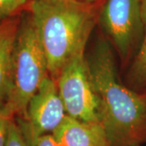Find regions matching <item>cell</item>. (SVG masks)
<instances>
[{"mask_svg": "<svg viewBox=\"0 0 146 146\" xmlns=\"http://www.w3.org/2000/svg\"><path fill=\"white\" fill-rule=\"evenodd\" d=\"M100 21L121 59L126 62L145 38L141 0H106Z\"/></svg>", "mask_w": 146, "mask_h": 146, "instance_id": "5b68a950", "label": "cell"}, {"mask_svg": "<svg viewBox=\"0 0 146 146\" xmlns=\"http://www.w3.org/2000/svg\"><path fill=\"white\" fill-rule=\"evenodd\" d=\"M68 1H73V2H79V3H90L94 4L101 0H68Z\"/></svg>", "mask_w": 146, "mask_h": 146, "instance_id": "9a60e30c", "label": "cell"}, {"mask_svg": "<svg viewBox=\"0 0 146 146\" xmlns=\"http://www.w3.org/2000/svg\"><path fill=\"white\" fill-rule=\"evenodd\" d=\"M134 146H141V145H134Z\"/></svg>", "mask_w": 146, "mask_h": 146, "instance_id": "e0dca14e", "label": "cell"}, {"mask_svg": "<svg viewBox=\"0 0 146 146\" xmlns=\"http://www.w3.org/2000/svg\"><path fill=\"white\" fill-rule=\"evenodd\" d=\"M20 22L7 18L0 23V104H4L11 86L13 50Z\"/></svg>", "mask_w": 146, "mask_h": 146, "instance_id": "ba28073f", "label": "cell"}, {"mask_svg": "<svg viewBox=\"0 0 146 146\" xmlns=\"http://www.w3.org/2000/svg\"><path fill=\"white\" fill-rule=\"evenodd\" d=\"M6 146H29L23 131L14 118L10 122Z\"/></svg>", "mask_w": 146, "mask_h": 146, "instance_id": "30bf717a", "label": "cell"}, {"mask_svg": "<svg viewBox=\"0 0 146 146\" xmlns=\"http://www.w3.org/2000/svg\"><path fill=\"white\" fill-rule=\"evenodd\" d=\"M141 11H142V16H143V21L145 25V38L144 41H146V0H141Z\"/></svg>", "mask_w": 146, "mask_h": 146, "instance_id": "5bb4252c", "label": "cell"}, {"mask_svg": "<svg viewBox=\"0 0 146 146\" xmlns=\"http://www.w3.org/2000/svg\"><path fill=\"white\" fill-rule=\"evenodd\" d=\"M28 0H0V19L5 20L13 16Z\"/></svg>", "mask_w": 146, "mask_h": 146, "instance_id": "8fae6325", "label": "cell"}, {"mask_svg": "<svg viewBox=\"0 0 146 146\" xmlns=\"http://www.w3.org/2000/svg\"><path fill=\"white\" fill-rule=\"evenodd\" d=\"M49 75L47 61L29 14L20 22L13 59L11 86L4 103L11 116L23 118L31 98Z\"/></svg>", "mask_w": 146, "mask_h": 146, "instance_id": "3957f363", "label": "cell"}, {"mask_svg": "<svg viewBox=\"0 0 146 146\" xmlns=\"http://www.w3.org/2000/svg\"><path fill=\"white\" fill-rule=\"evenodd\" d=\"M127 87L141 93L146 89V41L142 42L127 75Z\"/></svg>", "mask_w": 146, "mask_h": 146, "instance_id": "9c48e42d", "label": "cell"}, {"mask_svg": "<svg viewBox=\"0 0 146 146\" xmlns=\"http://www.w3.org/2000/svg\"><path fill=\"white\" fill-rule=\"evenodd\" d=\"M29 146H58L51 134L42 136L29 144Z\"/></svg>", "mask_w": 146, "mask_h": 146, "instance_id": "4fadbf2b", "label": "cell"}, {"mask_svg": "<svg viewBox=\"0 0 146 146\" xmlns=\"http://www.w3.org/2000/svg\"><path fill=\"white\" fill-rule=\"evenodd\" d=\"M66 116L57 82L47 76L30 100L25 115L17 120V123L29 145L41 136L52 135Z\"/></svg>", "mask_w": 146, "mask_h": 146, "instance_id": "8992f818", "label": "cell"}, {"mask_svg": "<svg viewBox=\"0 0 146 146\" xmlns=\"http://www.w3.org/2000/svg\"><path fill=\"white\" fill-rule=\"evenodd\" d=\"M29 15L55 80L68 63L84 54L94 29V4L68 0H32Z\"/></svg>", "mask_w": 146, "mask_h": 146, "instance_id": "7a4b0ae2", "label": "cell"}, {"mask_svg": "<svg viewBox=\"0 0 146 146\" xmlns=\"http://www.w3.org/2000/svg\"><path fill=\"white\" fill-rule=\"evenodd\" d=\"M67 115L85 122H99V104L85 54L69 63L56 80Z\"/></svg>", "mask_w": 146, "mask_h": 146, "instance_id": "277c9868", "label": "cell"}, {"mask_svg": "<svg viewBox=\"0 0 146 146\" xmlns=\"http://www.w3.org/2000/svg\"><path fill=\"white\" fill-rule=\"evenodd\" d=\"M99 104V122L111 146L146 144V102L119 81L111 47L99 42L87 58Z\"/></svg>", "mask_w": 146, "mask_h": 146, "instance_id": "6da1fadb", "label": "cell"}, {"mask_svg": "<svg viewBox=\"0 0 146 146\" xmlns=\"http://www.w3.org/2000/svg\"><path fill=\"white\" fill-rule=\"evenodd\" d=\"M141 94V96H142V98H143V99L145 100V102H146V89L145 90H144L143 92H141L140 93Z\"/></svg>", "mask_w": 146, "mask_h": 146, "instance_id": "2e32d148", "label": "cell"}, {"mask_svg": "<svg viewBox=\"0 0 146 146\" xmlns=\"http://www.w3.org/2000/svg\"><path fill=\"white\" fill-rule=\"evenodd\" d=\"M52 136L58 146H111L100 123L81 121L68 115Z\"/></svg>", "mask_w": 146, "mask_h": 146, "instance_id": "52a82bcc", "label": "cell"}, {"mask_svg": "<svg viewBox=\"0 0 146 146\" xmlns=\"http://www.w3.org/2000/svg\"><path fill=\"white\" fill-rule=\"evenodd\" d=\"M14 117L6 110L3 104H0V146H6L11 120Z\"/></svg>", "mask_w": 146, "mask_h": 146, "instance_id": "7c38bea8", "label": "cell"}]
</instances>
